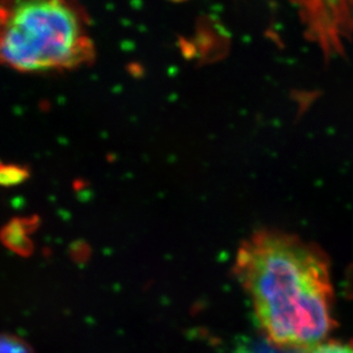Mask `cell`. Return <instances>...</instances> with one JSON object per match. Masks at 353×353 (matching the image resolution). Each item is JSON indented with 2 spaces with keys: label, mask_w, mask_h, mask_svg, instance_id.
Masks as SVG:
<instances>
[{
  "label": "cell",
  "mask_w": 353,
  "mask_h": 353,
  "mask_svg": "<svg viewBox=\"0 0 353 353\" xmlns=\"http://www.w3.org/2000/svg\"><path fill=\"white\" fill-rule=\"evenodd\" d=\"M92 55L83 15L69 0H8L3 7L1 57L15 70H67Z\"/></svg>",
  "instance_id": "7a4b0ae2"
},
{
  "label": "cell",
  "mask_w": 353,
  "mask_h": 353,
  "mask_svg": "<svg viewBox=\"0 0 353 353\" xmlns=\"http://www.w3.org/2000/svg\"><path fill=\"white\" fill-rule=\"evenodd\" d=\"M28 177V170L22 167L10 165V166H3L1 170V183L3 185H14V184L21 183L22 181Z\"/></svg>",
  "instance_id": "3957f363"
},
{
  "label": "cell",
  "mask_w": 353,
  "mask_h": 353,
  "mask_svg": "<svg viewBox=\"0 0 353 353\" xmlns=\"http://www.w3.org/2000/svg\"><path fill=\"white\" fill-rule=\"evenodd\" d=\"M1 353H32L30 347L24 343L23 341L12 336L3 335L1 339Z\"/></svg>",
  "instance_id": "277c9868"
},
{
  "label": "cell",
  "mask_w": 353,
  "mask_h": 353,
  "mask_svg": "<svg viewBox=\"0 0 353 353\" xmlns=\"http://www.w3.org/2000/svg\"><path fill=\"white\" fill-rule=\"evenodd\" d=\"M311 353H353V343H343L337 341L323 342L314 347Z\"/></svg>",
  "instance_id": "5b68a950"
},
{
  "label": "cell",
  "mask_w": 353,
  "mask_h": 353,
  "mask_svg": "<svg viewBox=\"0 0 353 353\" xmlns=\"http://www.w3.org/2000/svg\"><path fill=\"white\" fill-rule=\"evenodd\" d=\"M236 274L276 349L307 352L325 342L334 327V293L318 247L293 234L259 231L240 246Z\"/></svg>",
  "instance_id": "6da1fadb"
}]
</instances>
